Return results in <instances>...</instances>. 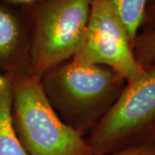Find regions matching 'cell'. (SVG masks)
Listing matches in <instances>:
<instances>
[{"instance_id": "cell-1", "label": "cell", "mask_w": 155, "mask_h": 155, "mask_svg": "<svg viewBox=\"0 0 155 155\" xmlns=\"http://www.w3.org/2000/svg\"><path fill=\"white\" fill-rule=\"evenodd\" d=\"M41 81L59 117L84 138L105 117L127 85L110 67L72 59L50 69Z\"/></svg>"}, {"instance_id": "cell-2", "label": "cell", "mask_w": 155, "mask_h": 155, "mask_svg": "<svg viewBox=\"0 0 155 155\" xmlns=\"http://www.w3.org/2000/svg\"><path fill=\"white\" fill-rule=\"evenodd\" d=\"M12 121L28 155H93L86 139L67 125L47 99L41 77L11 78Z\"/></svg>"}, {"instance_id": "cell-3", "label": "cell", "mask_w": 155, "mask_h": 155, "mask_svg": "<svg viewBox=\"0 0 155 155\" xmlns=\"http://www.w3.org/2000/svg\"><path fill=\"white\" fill-rule=\"evenodd\" d=\"M92 0H41L21 8L31 34L32 74L71 60L83 41Z\"/></svg>"}, {"instance_id": "cell-4", "label": "cell", "mask_w": 155, "mask_h": 155, "mask_svg": "<svg viewBox=\"0 0 155 155\" xmlns=\"http://www.w3.org/2000/svg\"><path fill=\"white\" fill-rule=\"evenodd\" d=\"M155 131V61L127 84L105 117L86 137L93 155H106L150 141Z\"/></svg>"}, {"instance_id": "cell-5", "label": "cell", "mask_w": 155, "mask_h": 155, "mask_svg": "<svg viewBox=\"0 0 155 155\" xmlns=\"http://www.w3.org/2000/svg\"><path fill=\"white\" fill-rule=\"evenodd\" d=\"M72 60L110 67L127 84L134 83L146 72L111 0H92L83 41Z\"/></svg>"}, {"instance_id": "cell-6", "label": "cell", "mask_w": 155, "mask_h": 155, "mask_svg": "<svg viewBox=\"0 0 155 155\" xmlns=\"http://www.w3.org/2000/svg\"><path fill=\"white\" fill-rule=\"evenodd\" d=\"M0 71L11 78L32 74L31 34L20 8L0 1Z\"/></svg>"}, {"instance_id": "cell-7", "label": "cell", "mask_w": 155, "mask_h": 155, "mask_svg": "<svg viewBox=\"0 0 155 155\" xmlns=\"http://www.w3.org/2000/svg\"><path fill=\"white\" fill-rule=\"evenodd\" d=\"M0 155H28L19 141L12 121L11 78L0 71Z\"/></svg>"}, {"instance_id": "cell-8", "label": "cell", "mask_w": 155, "mask_h": 155, "mask_svg": "<svg viewBox=\"0 0 155 155\" xmlns=\"http://www.w3.org/2000/svg\"><path fill=\"white\" fill-rule=\"evenodd\" d=\"M147 2V0H111L133 47L139 29L144 22Z\"/></svg>"}, {"instance_id": "cell-9", "label": "cell", "mask_w": 155, "mask_h": 155, "mask_svg": "<svg viewBox=\"0 0 155 155\" xmlns=\"http://www.w3.org/2000/svg\"><path fill=\"white\" fill-rule=\"evenodd\" d=\"M106 155H155V144L148 141Z\"/></svg>"}, {"instance_id": "cell-10", "label": "cell", "mask_w": 155, "mask_h": 155, "mask_svg": "<svg viewBox=\"0 0 155 155\" xmlns=\"http://www.w3.org/2000/svg\"><path fill=\"white\" fill-rule=\"evenodd\" d=\"M143 23L147 25V28L146 29H151V28H155V2L150 7L147 8Z\"/></svg>"}, {"instance_id": "cell-11", "label": "cell", "mask_w": 155, "mask_h": 155, "mask_svg": "<svg viewBox=\"0 0 155 155\" xmlns=\"http://www.w3.org/2000/svg\"><path fill=\"white\" fill-rule=\"evenodd\" d=\"M0 1L8 5L17 7V8H22L25 6L31 5L33 4L38 3L41 0H0Z\"/></svg>"}, {"instance_id": "cell-12", "label": "cell", "mask_w": 155, "mask_h": 155, "mask_svg": "<svg viewBox=\"0 0 155 155\" xmlns=\"http://www.w3.org/2000/svg\"><path fill=\"white\" fill-rule=\"evenodd\" d=\"M150 141H151V142H153V143H154V144H155V131H154V133H153V136H152L151 140H150Z\"/></svg>"}]
</instances>
